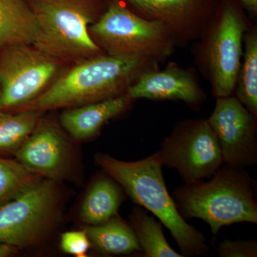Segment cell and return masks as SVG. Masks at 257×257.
<instances>
[{"label": "cell", "instance_id": "cell-16", "mask_svg": "<svg viewBox=\"0 0 257 257\" xmlns=\"http://www.w3.org/2000/svg\"><path fill=\"white\" fill-rule=\"evenodd\" d=\"M91 243L101 252L107 254L142 253V248L131 225L117 215L85 229Z\"/></svg>", "mask_w": 257, "mask_h": 257}, {"label": "cell", "instance_id": "cell-2", "mask_svg": "<svg viewBox=\"0 0 257 257\" xmlns=\"http://www.w3.org/2000/svg\"><path fill=\"white\" fill-rule=\"evenodd\" d=\"M95 161L135 204L150 211L169 229L183 257L203 256L209 251L205 236L186 221L167 190L158 152L135 162L99 153Z\"/></svg>", "mask_w": 257, "mask_h": 257}, {"label": "cell", "instance_id": "cell-22", "mask_svg": "<svg viewBox=\"0 0 257 257\" xmlns=\"http://www.w3.org/2000/svg\"><path fill=\"white\" fill-rule=\"evenodd\" d=\"M91 244L85 230L67 231L61 236V248L64 252L77 257L87 256Z\"/></svg>", "mask_w": 257, "mask_h": 257}, {"label": "cell", "instance_id": "cell-9", "mask_svg": "<svg viewBox=\"0 0 257 257\" xmlns=\"http://www.w3.org/2000/svg\"><path fill=\"white\" fill-rule=\"evenodd\" d=\"M57 69L53 56L36 47L18 45L5 48L0 57V110L33 100Z\"/></svg>", "mask_w": 257, "mask_h": 257}, {"label": "cell", "instance_id": "cell-23", "mask_svg": "<svg viewBox=\"0 0 257 257\" xmlns=\"http://www.w3.org/2000/svg\"><path fill=\"white\" fill-rule=\"evenodd\" d=\"M217 253L220 257H256L257 241L225 239L218 244Z\"/></svg>", "mask_w": 257, "mask_h": 257}, {"label": "cell", "instance_id": "cell-24", "mask_svg": "<svg viewBox=\"0 0 257 257\" xmlns=\"http://www.w3.org/2000/svg\"><path fill=\"white\" fill-rule=\"evenodd\" d=\"M239 2L246 13L252 18L257 16V0H236Z\"/></svg>", "mask_w": 257, "mask_h": 257}, {"label": "cell", "instance_id": "cell-18", "mask_svg": "<svg viewBox=\"0 0 257 257\" xmlns=\"http://www.w3.org/2000/svg\"><path fill=\"white\" fill-rule=\"evenodd\" d=\"M236 98L257 116V28L251 25L243 37V50L238 72Z\"/></svg>", "mask_w": 257, "mask_h": 257}, {"label": "cell", "instance_id": "cell-20", "mask_svg": "<svg viewBox=\"0 0 257 257\" xmlns=\"http://www.w3.org/2000/svg\"><path fill=\"white\" fill-rule=\"evenodd\" d=\"M40 121V111L23 110L16 114L0 110V152H16Z\"/></svg>", "mask_w": 257, "mask_h": 257}, {"label": "cell", "instance_id": "cell-17", "mask_svg": "<svg viewBox=\"0 0 257 257\" xmlns=\"http://www.w3.org/2000/svg\"><path fill=\"white\" fill-rule=\"evenodd\" d=\"M119 186L109 176L96 179L83 201L81 216L84 223L99 224L117 215L123 199Z\"/></svg>", "mask_w": 257, "mask_h": 257}, {"label": "cell", "instance_id": "cell-13", "mask_svg": "<svg viewBox=\"0 0 257 257\" xmlns=\"http://www.w3.org/2000/svg\"><path fill=\"white\" fill-rule=\"evenodd\" d=\"M16 160L43 178L57 181L68 171L67 141L50 123L39 121L36 127L15 152Z\"/></svg>", "mask_w": 257, "mask_h": 257}, {"label": "cell", "instance_id": "cell-1", "mask_svg": "<svg viewBox=\"0 0 257 257\" xmlns=\"http://www.w3.org/2000/svg\"><path fill=\"white\" fill-rule=\"evenodd\" d=\"M159 63L143 57L109 55L89 57L23 106V110L75 107L127 94L128 88L142 74L160 68Z\"/></svg>", "mask_w": 257, "mask_h": 257}, {"label": "cell", "instance_id": "cell-3", "mask_svg": "<svg viewBox=\"0 0 257 257\" xmlns=\"http://www.w3.org/2000/svg\"><path fill=\"white\" fill-rule=\"evenodd\" d=\"M243 169L221 167L207 182L202 179L176 188L172 197L181 215L205 221L214 236L224 226L257 224L254 182Z\"/></svg>", "mask_w": 257, "mask_h": 257}, {"label": "cell", "instance_id": "cell-11", "mask_svg": "<svg viewBox=\"0 0 257 257\" xmlns=\"http://www.w3.org/2000/svg\"><path fill=\"white\" fill-rule=\"evenodd\" d=\"M139 16L162 24L176 47L187 46L202 36L220 0H125Z\"/></svg>", "mask_w": 257, "mask_h": 257}, {"label": "cell", "instance_id": "cell-4", "mask_svg": "<svg viewBox=\"0 0 257 257\" xmlns=\"http://www.w3.org/2000/svg\"><path fill=\"white\" fill-rule=\"evenodd\" d=\"M252 25L236 0H220L192 49L194 61L216 98L232 95L241 65L243 37Z\"/></svg>", "mask_w": 257, "mask_h": 257}, {"label": "cell", "instance_id": "cell-8", "mask_svg": "<svg viewBox=\"0 0 257 257\" xmlns=\"http://www.w3.org/2000/svg\"><path fill=\"white\" fill-rule=\"evenodd\" d=\"M162 166L178 172L184 183L210 178L224 164L207 119H184L164 139L158 152Z\"/></svg>", "mask_w": 257, "mask_h": 257}, {"label": "cell", "instance_id": "cell-5", "mask_svg": "<svg viewBox=\"0 0 257 257\" xmlns=\"http://www.w3.org/2000/svg\"><path fill=\"white\" fill-rule=\"evenodd\" d=\"M89 32L107 55L136 57L164 62L175 51L167 29L133 13L121 0H111Z\"/></svg>", "mask_w": 257, "mask_h": 257}, {"label": "cell", "instance_id": "cell-25", "mask_svg": "<svg viewBox=\"0 0 257 257\" xmlns=\"http://www.w3.org/2000/svg\"><path fill=\"white\" fill-rule=\"evenodd\" d=\"M15 247L7 244H0V257H6L14 253Z\"/></svg>", "mask_w": 257, "mask_h": 257}, {"label": "cell", "instance_id": "cell-7", "mask_svg": "<svg viewBox=\"0 0 257 257\" xmlns=\"http://www.w3.org/2000/svg\"><path fill=\"white\" fill-rule=\"evenodd\" d=\"M43 35L42 51L51 56L101 55L89 32L94 8L86 0H27Z\"/></svg>", "mask_w": 257, "mask_h": 257}, {"label": "cell", "instance_id": "cell-19", "mask_svg": "<svg viewBox=\"0 0 257 257\" xmlns=\"http://www.w3.org/2000/svg\"><path fill=\"white\" fill-rule=\"evenodd\" d=\"M130 219L132 228L142 248V256L183 257L169 244L162 230V223L149 215L146 209L140 206L134 208Z\"/></svg>", "mask_w": 257, "mask_h": 257}, {"label": "cell", "instance_id": "cell-6", "mask_svg": "<svg viewBox=\"0 0 257 257\" xmlns=\"http://www.w3.org/2000/svg\"><path fill=\"white\" fill-rule=\"evenodd\" d=\"M60 216L56 182L40 178L0 207V244L25 248L41 242Z\"/></svg>", "mask_w": 257, "mask_h": 257}, {"label": "cell", "instance_id": "cell-14", "mask_svg": "<svg viewBox=\"0 0 257 257\" xmlns=\"http://www.w3.org/2000/svg\"><path fill=\"white\" fill-rule=\"evenodd\" d=\"M134 99L127 94L67 109L62 113L61 122L76 140L93 138L109 120L130 109Z\"/></svg>", "mask_w": 257, "mask_h": 257}, {"label": "cell", "instance_id": "cell-10", "mask_svg": "<svg viewBox=\"0 0 257 257\" xmlns=\"http://www.w3.org/2000/svg\"><path fill=\"white\" fill-rule=\"evenodd\" d=\"M256 119L236 96L216 98L207 121L219 142L226 165L244 168L256 165Z\"/></svg>", "mask_w": 257, "mask_h": 257}, {"label": "cell", "instance_id": "cell-21", "mask_svg": "<svg viewBox=\"0 0 257 257\" xmlns=\"http://www.w3.org/2000/svg\"><path fill=\"white\" fill-rule=\"evenodd\" d=\"M40 178L43 177L18 160L0 157V203L13 199Z\"/></svg>", "mask_w": 257, "mask_h": 257}, {"label": "cell", "instance_id": "cell-12", "mask_svg": "<svg viewBox=\"0 0 257 257\" xmlns=\"http://www.w3.org/2000/svg\"><path fill=\"white\" fill-rule=\"evenodd\" d=\"M127 94L134 100L182 101L195 109L207 99L194 71L175 63L163 70L159 68L142 74L128 88Z\"/></svg>", "mask_w": 257, "mask_h": 257}, {"label": "cell", "instance_id": "cell-15", "mask_svg": "<svg viewBox=\"0 0 257 257\" xmlns=\"http://www.w3.org/2000/svg\"><path fill=\"white\" fill-rule=\"evenodd\" d=\"M18 45L42 51L41 29L27 0H0V49Z\"/></svg>", "mask_w": 257, "mask_h": 257}]
</instances>
